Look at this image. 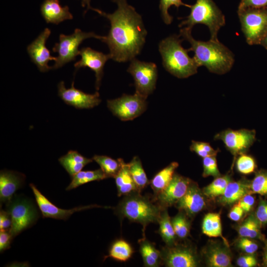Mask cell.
I'll use <instances>...</instances> for the list:
<instances>
[{"mask_svg":"<svg viewBox=\"0 0 267 267\" xmlns=\"http://www.w3.org/2000/svg\"><path fill=\"white\" fill-rule=\"evenodd\" d=\"M113 1L118 8L113 13L93 8L91 9L110 22L108 35L103 36L101 41L107 44L111 59L118 62L131 61L140 53L145 42L147 31L141 16L128 4L127 0Z\"/></svg>","mask_w":267,"mask_h":267,"instance_id":"obj_1","label":"cell"},{"mask_svg":"<svg viewBox=\"0 0 267 267\" xmlns=\"http://www.w3.org/2000/svg\"><path fill=\"white\" fill-rule=\"evenodd\" d=\"M191 29L184 27L179 36L187 41L191 47L188 49L194 53V58L200 66H204L211 72L224 74L229 71L234 62L231 50L220 41L196 40L191 35Z\"/></svg>","mask_w":267,"mask_h":267,"instance_id":"obj_2","label":"cell"},{"mask_svg":"<svg viewBox=\"0 0 267 267\" xmlns=\"http://www.w3.org/2000/svg\"><path fill=\"white\" fill-rule=\"evenodd\" d=\"M163 209L153 198L141 195L137 191L124 196L115 211L121 219L126 218L141 224L143 236H145L146 227L150 223L158 222Z\"/></svg>","mask_w":267,"mask_h":267,"instance_id":"obj_3","label":"cell"},{"mask_svg":"<svg viewBox=\"0 0 267 267\" xmlns=\"http://www.w3.org/2000/svg\"><path fill=\"white\" fill-rule=\"evenodd\" d=\"M179 37L174 35L164 39L159 44V50L165 69L177 78H186L196 74L199 66L188 55V49L182 46Z\"/></svg>","mask_w":267,"mask_h":267,"instance_id":"obj_4","label":"cell"},{"mask_svg":"<svg viewBox=\"0 0 267 267\" xmlns=\"http://www.w3.org/2000/svg\"><path fill=\"white\" fill-rule=\"evenodd\" d=\"M190 13L179 25L192 29L196 24H202L207 26L210 34V40L219 41L218 34L220 29L224 26L225 19L224 15L213 0H196L190 5Z\"/></svg>","mask_w":267,"mask_h":267,"instance_id":"obj_5","label":"cell"},{"mask_svg":"<svg viewBox=\"0 0 267 267\" xmlns=\"http://www.w3.org/2000/svg\"><path fill=\"white\" fill-rule=\"evenodd\" d=\"M242 31L248 44H261L267 34V8L238 10Z\"/></svg>","mask_w":267,"mask_h":267,"instance_id":"obj_6","label":"cell"},{"mask_svg":"<svg viewBox=\"0 0 267 267\" xmlns=\"http://www.w3.org/2000/svg\"><path fill=\"white\" fill-rule=\"evenodd\" d=\"M94 38L100 40L103 36H99L93 32H84L79 29H76L73 34L65 35L61 34L59 35V42L56 43L52 48L54 52H57L55 63L52 69H56L62 67L65 64L76 59L79 55V46L84 40L86 39Z\"/></svg>","mask_w":267,"mask_h":267,"instance_id":"obj_7","label":"cell"},{"mask_svg":"<svg viewBox=\"0 0 267 267\" xmlns=\"http://www.w3.org/2000/svg\"><path fill=\"white\" fill-rule=\"evenodd\" d=\"M6 205V211L11 220L9 230L13 238L33 225L38 218V212L35 206L25 198H12Z\"/></svg>","mask_w":267,"mask_h":267,"instance_id":"obj_8","label":"cell"},{"mask_svg":"<svg viewBox=\"0 0 267 267\" xmlns=\"http://www.w3.org/2000/svg\"><path fill=\"white\" fill-rule=\"evenodd\" d=\"M131 61L127 71L134 79L135 92L147 98L155 89L157 66L154 63L141 61L135 58Z\"/></svg>","mask_w":267,"mask_h":267,"instance_id":"obj_9","label":"cell"},{"mask_svg":"<svg viewBox=\"0 0 267 267\" xmlns=\"http://www.w3.org/2000/svg\"><path fill=\"white\" fill-rule=\"evenodd\" d=\"M146 99L136 92L133 95L124 94L120 97L108 100L107 105L112 114L121 120L130 121L137 118L145 111Z\"/></svg>","mask_w":267,"mask_h":267,"instance_id":"obj_10","label":"cell"},{"mask_svg":"<svg viewBox=\"0 0 267 267\" xmlns=\"http://www.w3.org/2000/svg\"><path fill=\"white\" fill-rule=\"evenodd\" d=\"M215 140H221L226 148L234 156L245 153L256 140V132L245 129H228L217 134Z\"/></svg>","mask_w":267,"mask_h":267,"instance_id":"obj_11","label":"cell"},{"mask_svg":"<svg viewBox=\"0 0 267 267\" xmlns=\"http://www.w3.org/2000/svg\"><path fill=\"white\" fill-rule=\"evenodd\" d=\"M162 264L168 267H196L199 261L195 250L186 245H166L160 250Z\"/></svg>","mask_w":267,"mask_h":267,"instance_id":"obj_12","label":"cell"},{"mask_svg":"<svg viewBox=\"0 0 267 267\" xmlns=\"http://www.w3.org/2000/svg\"><path fill=\"white\" fill-rule=\"evenodd\" d=\"M74 84L73 81L69 89L65 87L63 81L58 84V95L65 103L77 109H89L100 103L101 99L97 91L93 94L87 93L76 89Z\"/></svg>","mask_w":267,"mask_h":267,"instance_id":"obj_13","label":"cell"},{"mask_svg":"<svg viewBox=\"0 0 267 267\" xmlns=\"http://www.w3.org/2000/svg\"><path fill=\"white\" fill-rule=\"evenodd\" d=\"M190 181L189 178L175 174L168 185L153 198L163 209L175 205L185 194Z\"/></svg>","mask_w":267,"mask_h":267,"instance_id":"obj_14","label":"cell"},{"mask_svg":"<svg viewBox=\"0 0 267 267\" xmlns=\"http://www.w3.org/2000/svg\"><path fill=\"white\" fill-rule=\"evenodd\" d=\"M81 59L74 64L76 71L82 67H89L95 73V88L99 89L103 74V68L106 61L111 59L109 54H105L90 47H83L80 50Z\"/></svg>","mask_w":267,"mask_h":267,"instance_id":"obj_15","label":"cell"},{"mask_svg":"<svg viewBox=\"0 0 267 267\" xmlns=\"http://www.w3.org/2000/svg\"><path fill=\"white\" fill-rule=\"evenodd\" d=\"M50 33V30L46 28L27 48L31 60L42 72L51 69L52 67L48 65V62L50 60H56L55 57L50 55L45 45Z\"/></svg>","mask_w":267,"mask_h":267,"instance_id":"obj_16","label":"cell"},{"mask_svg":"<svg viewBox=\"0 0 267 267\" xmlns=\"http://www.w3.org/2000/svg\"><path fill=\"white\" fill-rule=\"evenodd\" d=\"M30 186L44 218L66 220L75 212L98 207L97 205H88L75 207L71 209H60L52 203L34 184L31 183Z\"/></svg>","mask_w":267,"mask_h":267,"instance_id":"obj_17","label":"cell"},{"mask_svg":"<svg viewBox=\"0 0 267 267\" xmlns=\"http://www.w3.org/2000/svg\"><path fill=\"white\" fill-rule=\"evenodd\" d=\"M175 205L188 217H193L206 206L203 193L197 183L191 180L185 194Z\"/></svg>","mask_w":267,"mask_h":267,"instance_id":"obj_18","label":"cell"},{"mask_svg":"<svg viewBox=\"0 0 267 267\" xmlns=\"http://www.w3.org/2000/svg\"><path fill=\"white\" fill-rule=\"evenodd\" d=\"M229 246L223 244L211 242L203 250L205 262L211 267H232V256Z\"/></svg>","mask_w":267,"mask_h":267,"instance_id":"obj_19","label":"cell"},{"mask_svg":"<svg viewBox=\"0 0 267 267\" xmlns=\"http://www.w3.org/2000/svg\"><path fill=\"white\" fill-rule=\"evenodd\" d=\"M25 176L13 171L2 170L0 173V201L7 204L13 194L24 182Z\"/></svg>","mask_w":267,"mask_h":267,"instance_id":"obj_20","label":"cell"},{"mask_svg":"<svg viewBox=\"0 0 267 267\" xmlns=\"http://www.w3.org/2000/svg\"><path fill=\"white\" fill-rule=\"evenodd\" d=\"M41 14L47 23L58 24L73 16L68 6L62 7L59 0H44L41 7Z\"/></svg>","mask_w":267,"mask_h":267,"instance_id":"obj_21","label":"cell"},{"mask_svg":"<svg viewBox=\"0 0 267 267\" xmlns=\"http://www.w3.org/2000/svg\"><path fill=\"white\" fill-rule=\"evenodd\" d=\"M250 182L245 178L237 181H231L221 196L220 202L223 205H231L245 195L251 194Z\"/></svg>","mask_w":267,"mask_h":267,"instance_id":"obj_22","label":"cell"},{"mask_svg":"<svg viewBox=\"0 0 267 267\" xmlns=\"http://www.w3.org/2000/svg\"><path fill=\"white\" fill-rule=\"evenodd\" d=\"M92 160V159L88 158L74 150L69 151L58 159L60 164L71 177L81 171L85 166Z\"/></svg>","mask_w":267,"mask_h":267,"instance_id":"obj_23","label":"cell"},{"mask_svg":"<svg viewBox=\"0 0 267 267\" xmlns=\"http://www.w3.org/2000/svg\"><path fill=\"white\" fill-rule=\"evenodd\" d=\"M120 159L121 167L114 178L118 196H125L138 191L130 174L128 164L126 163L122 159Z\"/></svg>","mask_w":267,"mask_h":267,"instance_id":"obj_24","label":"cell"},{"mask_svg":"<svg viewBox=\"0 0 267 267\" xmlns=\"http://www.w3.org/2000/svg\"><path fill=\"white\" fill-rule=\"evenodd\" d=\"M139 252L142 256L144 266L146 267H158L162 265L160 251L154 244L147 240L145 236L138 240Z\"/></svg>","mask_w":267,"mask_h":267,"instance_id":"obj_25","label":"cell"},{"mask_svg":"<svg viewBox=\"0 0 267 267\" xmlns=\"http://www.w3.org/2000/svg\"><path fill=\"white\" fill-rule=\"evenodd\" d=\"M178 166V164L177 162H172L157 173L150 180L149 184L153 191L154 196L158 195L168 185Z\"/></svg>","mask_w":267,"mask_h":267,"instance_id":"obj_26","label":"cell"},{"mask_svg":"<svg viewBox=\"0 0 267 267\" xmlns=\"http://www.w3.org/2000/svg\"><path fill=\"white\" fill-rule=\"evenodd\" d=\"M203 233L210 237H220L223 242L229 246L227 240L222 234L221 216L219 213H209L206 214L202 222Z\"/></svg>","mask_w":267,"mask_h":267,"instance_id":"obj_27","label":"cell"},{"mask_svg":"<svg viewBox=\"0 0 267 267\" xmlns=\"http://www.w3.org/2000/svg\"><path fill=\"white\" fill-rule=\"evenodd\" d=\"M158 223L159 224L158 232L165 243L166 245L171 246L176 244L177 243V235L172 223L171 218L169 215L167 208H165L162 210Z\"/></svg>","mask_w":267,"mask_h":267,"instance_id":"obj_28","label":"cell"},{"mask_svg":"<svg viewBox=\"0 0 267 267\" xmlns=\"http://www.w3.org/2000/svg\"><path fill=\"white\" fill-rule=\"evenodd\" d=\"M261 227L255 215L252 214L238 227L237 231L240 237L256 238L264 241L265 238L261 231Z\"/></svg>","mask_w":267,"mask_h":267,"instance_id":"obj_29","label":"cell"},{"mask_svg":"<svg viewBox=\"0 0 267 267\" xmlns=\"http://www.w3.org/2000/svg\"><path fill=\"white\" fill-rule=\"evenodd\" d=\"M105 178H107L101 169L93 171H81L72 177L71 182L66 190H70L84 184Z\"/></svg>","mask_w":267,"mask_h":267,"instance_id":"obj_30","label":"cell"},{"mask_svg":"<svg viewBox=\"0 0 267 267\" xmlns=\"http://www.w3.org/2000/svg\"><path fill=\"white\" fill-rule=\"evenodd\" d=\"M133 253L134 249L130 243L123 239H118L112 243L109 254L104 256V260L109 257L119 262H126Z\"/></svg>","mask_w":267,"mask_h":267,"instance_id":"obj_31","label":"cell"},{"mask_svg":"<svg viewBox=\"0 0 267 267\" xmlns=\"http://www.w3.org/2000/svg\"><path fill=\"white\" fill-rule=\"evenodd\" d=\"M128 164L129 169L138 191L140 192L150 182L143 168L141 162L137 156H134Z\"/></svg>","mask_w":267,"mask_h":267,"instance_id":"obj_32","label":"cell"},{"mask_svg":"<svg viewBox=\"0 0 267 267\" xmlns=\"http://www.w3.org/2000/svg\"><path fill=\"white\" fill-rule=\"evenodd\" d=\"M92 160L99 165L107 178H114L121 167L120 158L115 160L107 156L95 155Z\"/></svg>","mask_w":267,"mask_h":267,"instance_id":"obj_33","label":"cell"},{"mask_svg":"<svg viewBox=\"0 0 267 267\" xmlns=\"http://www.w3.org/2000/svg\"><path fill=\"white\" fill-rule=\"evenodd\" d=\"M231 181L229 175L220 176L203 189V194L208 197L213 198L221 196L223 193L227 184Z\"/></svg>","mask_w":267,"mask_h":267,"instance_id":"obj_34","label":"cell"},{"mask_svg":"<svg viewBox=\"0 0 267 267\" xmlns=\"http://www.w3.org/2000/svg\"><path fill=\"white\" fill-rule=\"evenodd\" d=\"M188 217L183 212H180L171 218V222L177 236L180 239L187 237L190 232V224Z\"/></svg>","mask_w":267,"mask_h":267,"instance_id":"obj_35","label":"cell"},{"mask_svg":"<svg viewBox=\"0 0 267 267\" xmlns=\"http://www.w3.org/2000/svg\"><path fill=\"white\" fill-rule=\"evenodd\" d=\"M251 194L257 193L267 197V170H260L255 173L250 182Z\"/></svg>","mask_w":267,"mask_h":267,"instance_id":"obj_36","label":"cell"},{"mask_svg":"<svg viewBox=\"0 0 267 267\" xmlns=\"http://www.w3.org/2000/svg\"><path fill=\"white\" fill-rule=\"evenodd\" d=\"M257 165L254 158L243 153L239 155L236 162L237 171L243 175H249L254 172Z\"/></svg>","mask_w":267,"mask_h":267,"instance_id":"obj_37","label":"cell"},{"mask_svg":"<svg viewBox=\"0 0 267 267\" xmlns=\"http://www.w3.org/2000/svg\"><path fill=\"white\" fill-rule=\"evenodd\" d=\"M173 5L177 8L182 5L189 8L190 7V5L183 3L182 0H160L159 8L161 16L165 23L167 25L170 24L173 21V17L168 12L169 8Z\"/></svg>","mask_w":267,"mask_h":267,"instance_id":"obj_38","label":"cell"},{"mask_svg":"<svg viewBox=\"0 0 267 267\" xmlns=\"http://www.w3.org/2000/svg\"><path fill=\"white\" fill-rule=\"evenodd\" d=\"M190 149L203 158L210 156H216L218 153V150L213 148L209 143L194 140L192 141Z\"/></svg>","mask_w":267,"mask_h":267,"instance_id":"obj_39","label":"cell"},{"mask_svg":"<svg viewBox=\"0 0 267 267\" xmlns=\"http://www.w3.org/2000/svg\"><path fill=\"white\" fill-rule=\"evenodd\" d=\"M203 172L204 178L213 176L217 178L221 176L218 168L216 156H210L203 158Z\"/></svg>","mask_w":267,"mask_h":267,"instance_id":"obj_40","label":"cell"},{"mask_svg":"<svg viewBox=\"0 0 267 267\" xmlns=\"http://www.w3.org/2000/svg\"><path fill=\"white\" fill-rule=\"evenodd\" d=\"M237 247L244 252L250 254H254L258 249L257 243L250 238L241 237L237 242Z\"/></svg>","mask_w":267,"mask_h":267,"instance_id":"obj_41","label":"cell"},{"mask_svg":"<svg viewBox=\"0 0 267 267\" xmlns=\"http://www.w3.org/2000/svg\"><path fill=\"white\" fill-rule=\"evenodd\" d=\"M255 215L261 226L267 224V199L260 201Z\"/></svg>","mask_w":267,"mask_h":267,"instance_id":"obj_42","label":"cell"},{"mask_svg":"<svg viewBox=\"0 0 267 267\" xmlns=\"http://www.w3.org/2000/svg\"><path fill=\"white\" fill-rule=\"evenodd\" d=\"M248 8H267V0H241L238 5V10Z\"/></svg>","mask_w":267,"mask_h":267,"instance_id":"obj_43","label":"cell"},{"mask_svg":"<svg viewBox=\"0 0 267 267\" xmlns=\"http://www.w3.org/2000/svg\"><path fill=\"white\" fill-rule=\"evenodd\" d=\"M13 238L9 229H0V251L1 253L10 248V243Z\"/></svg>","mask_w":267,"mask_h":267,"instance_id":"obj_44","label":"cell"},{"mask_svg":"<svg viewBox=\"0 0 267 267\" xmlns=\"http://www.w3.org/2000/svg\"><path fill=\"white\" fill-rule=\"evenodd\" d=\"M237 264L240 267H253L257 265L258 261L253 254L240 256L237 260Z\"/></svg>","mask_w":267,"mask_h":267,"instance_id":"obj_45","label":"cell"},{"mask_svg":"<svg viewBox=\"0 0 267 267\" xmlns=\"http://www.w3.org/2000/svg\"><path fill=\"white\" fill-rule=\"evenodd\" d=\"M254 203V197L251 194H247L239 200L237 204L247 213L251 210Z\"/></svg>","mask_w":267,"mask_h":267,"instance_id":"obj_46","label":"cell"},{"mask_svg":"<svg viewBox=\"0 0 267 267\" xmlns=\"http://www.w3.org/2000/svg\"><path fill=\"white\" fill-rule=\"evenodd\" d=\"M11 220L6 211L1 210L0 212V229H7L10 227Z\"/></svg>","mask_w":267,"mask_h":267,"instance_id":"obj_47","label":"cell"},{"mask_svg":"<svg viewBox=\"0 0 267 267\" xmlns=\"http://www.w3.org/2000/svg\"><path fill=\"white\" fill-rule=\"evenodd\" d=\"M244 211L237 204L235 205L230 211L228 217L231 220L237 222L242 218Z\"/></svg>","mask_w":267,"mask_h":267,"instance_id":"obj_48","label":"cell"},{"mask_svg":"<svg viewBox=\"0 0 267 267\" xmlns=\"http://www.w3.org/2000/svg\"><path fill=\"white\" fill-rule=\"evenodd\" d=\"M264 242V247L263 254V263L264 266L267 267V239H265Z\"/></svg>","mask_w":267,"mask_h":267,"instance_id":"obj_49","label":"cell"},{"mask_svg":"<svg viewBox=\"0 0 267 267\" xmlns=\"http://www.w3.org/2000/svg\"><path fill=\"white\" fill-rule=\"evenodd\" d=\"M90 0H82V6L84 7L87 6V8L86 10H88L89 9H91L92 8L90 5Z\"/></svg>","mask_w":267,"mask_h":267,"instance_id":"obj_50","label":"cell"},{"mask_svg":"<svg viewBox=\"0 0 267 267\" xmlns=\"http://www.w3.org/2000/svg\"><path fill=\"white\" fill-rule=\"evenodd\" d=\"M267 49V34L261 43V44Z\"/></svg>","mask_w":267,"mask_h":267,"instance_id":"obj_51","label":"cell"}]
</instances>
